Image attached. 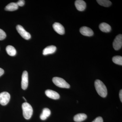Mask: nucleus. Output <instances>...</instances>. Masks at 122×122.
Segmentation results:
<instances>
[{
    "instance_id": "7ed1b4c3",
    "label": "nucleus",
    "mask_w": 122,
    "mask_h": 122,
    "mask_svg": "<svg viewBox=\"0 0 122 122\" xmlns=\"http://www.w3.org/2000/svg\"><path fill=\"white\" fill-rule=\"evenodd\" d=\"M53 82L57 86L61 88H69L70 85L63 78L59 77H54L52 79Z\"/></svg>"
},
{
    "instance_id": "b1692460",
    "label": "nucleus",
    "mask_w": 122,
    "mask_h": 122,
    "mask_svg": "<svg viewBox=\"0 0 122 122\" xmlns=\"http://www.w3.org/2000/svg\"><path fill=\"white\" fill-rule=\"evenodd\" d=\"M119 97H120V101L122 102V90H121L120 91V93H119Z\"/></svg>"
},
{
    "instance_id": "9b49d317",
    "label": "nucleus",
    "mask_w": 122,
    "mask_h": 122,
    "mask_svg": "<svg viewBox=\"0 0 122 122\" xmlns=\"http://www.w3.org/2000/svg\"><path fill=\"white\" fill-rule=\"evenodd\" d=\"M75 4L76 9L79 11H84L86 7V2L82 0H77Z\"/></svg>"
},
{
    "instance_id": "6e6552de",
    "label": "nucleus",
    "mask_w": 122,
    "mask_h": 122,
    "mask_svg": "<svg viewBox=\"0 0 122 122\" xmlns=\"http://www.w3.org/2000/svg\"><path fill=\"white\" fill-rule=\"evenodd\" d=\"M54 29L58 34L63 35L65 34V30L64 27L61 24L58 22H55L53 25Z\"/></svg>"
},
{
    "instance_id": "f03ea898",
    "label": "nucleus",
    "mask_w": 122,
    "mask_h": 122,
    "mask_svg": "<svg viewBox=\"0 0 122 122\" xmlns=\"http://www.w3.org/2000/svg\"><path fill=\"white\" fill-rule=\"evenodd\" d=\"M22 107L24 117L26 119H29L32 115L33 109L31 105L25 102L22 104Z\"/></svg>"
},
{
    "instance_id": "6ab92c4d",
    "label": "nucleus",
    "mask_w": 122,
    "mask_h": 122,
    "mask_svg": "<svg viewBox=\"0 0 122 122\" xmlns=\"http://www.w3.org/2000/svg\"><path fill=\"white\" fill-rule=\"evenodd\" d=\"M112 61L115 64L122 65V57L121 56H114L112 58Z\"/></svg>"
},
{
    "instance_id": "20e7f679",
    "label": "nucleus",
    "mask_w": 122,
    "mask_h": 122,
    "mask_svg": "<svg viewBox=\"0 0 122 122\" xmlns=\"http://www.w3.org/2000/svg\"><path fill=\"white\" fill-rule=\"evenodd\" d=\"M10 99V94L6 92H4L0 93V104L2 106L7 105Z\"/></svg>"
},
{
    "instance_id": "423d86ee",
    "label": "nucleus",
    "mask_w": 122,
    "mask_h": 122,
    "mask_svg": "<svg viewBox=\"0 0 122 122\" xmlns=\"http://www.w3.org/2000/svg\"><path fill=\"white\" fill-rule=\"evenodd\" d=\"M113 47L115 50H118L122 48V35L119 34L116 36L113 42Z\"/></svg>"
},
{
    "instance_id": "a211bd4d",
    "label": "nucleus",
    "mask_w": 122,
    "mask_h": 122,
    "mask_svg": "<svg viewBox=\"0 0 122 122\" xmlns=\"http://www.w3.org/2000/svg\"><path fill=\"white\" fill-rule=\"evenodd\" d=\"M97 2L100 5L105 7H109L112 5L111 2L108 0H97Z\"/></svg>"
},
{
    "instance_id": "9d476101",
    "label": "nucleus",
    "mask_w": 122,
    "mask_h": 122,
    "mask_svg": "<svg viewBox=\"0 0 122 122\" xmlns=\"http://www.w3.org/2000/svg\"><path fill=\"white\" fill-rule=\"evenodd\" d=\"M46 96L48 97L53 99H57L60 98V95L58 93L52 90H46L45 91Z\"/></svg>"
},
{
    "instance_id": "1a4fd4ad",
    "label": "nucleus",
    "mask_w": 122,
    "mask_h": 122,
    "mask_svg": "<svg viewBox=\"0 0 122 122\" xmlns=\"http://www.w3.org/2000/svg\"><path fill=\"white\" fill-rule=\"evenodd\" d=\"M80 32L82 35L87 36H93L94 34L93 30L86 26H83L81 28Z\"/></svg>"
},
{
    "instance_id": "4be33fe9",
    "label": "nucleus",
    "mask_w": 122,
    "mask_h": 122,
    "mask_svg": "<svg viewBox=\"0 0 122 122\" xmlns=\"http://www.w3.org/2000/svg\"><path fill=\"white\" fill-rule=\"evenodd\" d=\"M92 122H103V120L102 117H98L95 118Z\"/></svg>"
},
{
    "instance_id": "f3484780",
    "label": "nucleus",
    "mask_w": 122,
    "mask_h": 122,
    "mask_svg": "<svg viewBox=\"0 0 122 122\" xmlns=\"http://www.w3.org/2000/svg\"><path fill=\"white\" fill-rule=\"evenodd\" d=\"M6 50L8 54L10 56H15L16 54V51L14 47L12 46L9 45L7 46L6 48Z\"/></svg>"
},
{
    "instance_id": "f8f14e48",
    "label": "nucleus",
    "mask_w": 122,
    "mask_h": 122,
    "mask_svg": "<svg viewBox=\"0 0 122 122\" xmlns=\"http://www.w3.org/2000/svg\"><path fill=\"white\" fill-rule=\"evenodd\" d=\"M56 50V47L54 46H50L46 47L43 51V54L46 55L54 53Z\"/></svg>"
},
{
    "instance_id": "393cba45",
    "label": "nucleus",
    "mask_w": 122,
    "mask_h": 122,
    "mask_svg": "<svg viewBox=\"0 0 122 122\" xmlns=\"http://www.w3.org/2000/svg\"><path fill=\"white\" fill-rule=\"evenodd\" d=\"M23 97V98H24V99H25V101H26V99H25V98L24 97Z\"/></svg>"
},
{
    "instance_id": "2eb2a0df",
    "label": "nucleus",
    "mask_w": 122,
    "mask_h": 122,
    "mask_svg": "<svg viewBox=\"0 0 122 122\" xmlns=\"http://www.w3.org/2000/svg\"><path fill=\"white\" fill-rule=\"evenodd\" d=\"M51 113L50 109L47 108H44L40 116V118L42 120H45L50 115Z\"/></svg>"
},
{
    "instance_id": "412c9836",
    "label": "nucleus",
    "mask_w": 122,
    "mask_h": 122,
    "mask_svg": "<svg viewBox=\"0 0 122 122\" xmlns=\"http://www.w3.org/2000/svg\"><path fill=\"white\" fill-rule=\"evenodd\" d=\"M18 5V6L20 7H22L24 6L25 4V1L24 0H20L18 1L16 3Z\"/></svg>"
},
{
    "instance_id": "dca6fc26",
    "label": "nucleus",
    "mask_w": 122,
    "mask_h": 122,
    "mask_svg": "<svg viewBox=\"0 0 122 122\" xmlns=\"http://www.w3.org/2000/svg\"><path fill=\"white\" fill-rule=\"evenodd\" d=\"M18 8V5L16 3L11 2L7 5L5 8V10L7 11H13L17 10Z\"/></svg>"
},
{
    "instance_id": "5701e85b",
    "label": "nucleus",
    "mask_w": 122,
    "mask_h": 122,
    "mask_svg": "<svg viewBox=\"0 0 122 122\" xmlns=\"http://www.w3.org/2000/svg\"><path fill=\"white\" fill-rule=\"evenodd\" d=\"M4 73V71L2 68H0V77L2 76Z\"/></svg>"
},
{
    "instance_id": "0eeeda50",
    "label": "nucleus",
    "mask_w": 122,
    "mask_h": 122,
    "mask_svg": "<svg viewBox=\"0 0 122 122\" xmlns=\"http://www.w3.org/2000/svg\"><path fill=\"white\" fill-rule=\"evenodd\" d=\"M21 85L22 89L25 90L27 89L28 85V75L26 71H24L22 73Z\"/></svg>"
},
{
    "instance_id": "f257e3e1",
    "label": "nucleus",
    "mask_w": 122,
    "mask_h": 122,
    "mask_svg": "<svg viewBox=\"0 0 122 122\" xmlns=\"http://www.w3.org/2000/svg\"><path fill=\"white\" fill-rule=\"evenodd\" d=\"M95 86L96 91L102 97H105L107 95V89L106 86L102 81L96 80L95 82Z\"/></svg>"
},
{
    "instance_id": "39448f33",
    "label": "nucleus",
    "mask_w": 122,
    "mask_h": 122,
    "mask_svg": "<svg viewBox=\"0 0 122 122\" xmlns=\"http://www.w3.org/2000/svg\"><path fill=\"white\" fill-rule=\"evenodd\" d=\"M16 28L19 34L24 39L26 40H28L31 38L30 34L25 30V29L21 25H18Z\"/></svg>"
},
{
    "instance_id": "4468645a",
    "label": "nucleus",
    "mask_w": 122,
    "mask_h": 122,
    "mask_svg": "<svg viewBox=\"0 0 122 122\" xmlns=\"http://www.w3.org/2000/svg\"><path fill=\"white\" fill-rule=\"evenodd\" d=\"M87 117V115L84 113L78 114L75 116L74 120L75 122H81L84 121Z\"/></svg>"
},
{
    "instance_id": "aec40b11",
    "label": "nucleus",
    "mask_w": 122,
    "mask_h": 122,
    "mask_svg": "<svg viewBox=\"0 0 122 122\" xmlns=\"http://www.w3.org/2000/svg\"><path fill=\"white\" fill-rule=\"evenodd\" d=\"M5 33L2 30L0 29V41L4 40L6 38Z\"/></svg>"
},
{
    "instance_id": "ddd939ff",
    "label": "nucleus",
    "mask_w": 122,
    "mask_h": 122,
    "mask_svg": "<svg viewBox=\"0 0 122 122\" xmlns=\"http://www.w3.org/2000/svg\"><path fill=\"white\" fill-rule=\"evenodd\" d=\"M99 29L101 31L104 32H109L111 30V26L107 24L105 22H103L99 25Z\"/></svg>"
}]
</instances>
